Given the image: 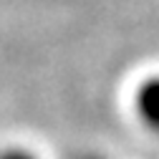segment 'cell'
<instances>
[{
	"label": "cell",
	"mask_w": 159,
	"mask_h": 159,
	"mask_svg": "<svg viewBox=\"0 0 159 159\" xmlns=\"http://www.w3.org/2000/svg\"><path fill=\"white\" fill-rule=\"evenodd\" d=\"M131 111L144 131L159 136V73H149L134 86Z\"/></svg>",
	"instance_id": "cell-1"
},
{
	"label": "cell",
	"mask_w": 159,
	"mask_h": 159,
	"mask_svg": "<svg viewBox=\"0 0 159 159\" xmlns=\"http://www.w3.org/2000/svg\"><path fill=\"white\" fill-rule=\"evenodd\" d=\"M0 159H41L33 149H28V147H18V144H13V147H5V149H0Z\"/></svg>",
	"instance_id": "cell-2"
}]
</instances>
